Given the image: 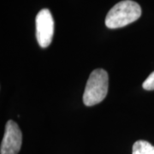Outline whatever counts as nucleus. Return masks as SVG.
<instances>
[{"label": "nucleus", "instance_id": "f257e3e1", "mask_svg": "<svg viewBox=\"0 0 154 154\" xmlns=\"http://www.w3.org/2000/svg\"><path fill=\"white\" fill-rule=\"evenodd\" d=\"M141 16V8L132 0H123L117 3L108 12L105 25L110 29L123 28L137 21Z\"/></svg>", "mask_w": 154, "mask_h": 154}, {"label": "nucleus", "instance_id": "f03ea898", "mask_svg": "<svg viewBox=\"0 0 154 154\" xmlns=\"http://www.w3.org/2000/svg\"><path fill=\"white\" fill-rule=\"evenodd\" d=\"M108 74L103 69H97L91 73L83 94V103L87 106L99 104L108 93Z\"/></svg>", "mask_w": 154, "mask_h": 154}, {"label": "nucleus", "instance_id": "7ed1b4c3", "mask_svg": "<svg viewBox=\"0 0 154 154\" xmlns=\"http://www.w3.org/2000/svg\"><path fill=\"white\" fill-rule=\"evenodd\" d=\"M36 38L42 48L49 46L54 33V21L48 9H43L38 12L35 19Z\"/></svg>", "mask_w": 154, "mask_h": 154}, {"label": "nucleus", "instance_id": "20e7f679", "mask_svg": "<svg viewBox=\"0 0 154 154\" xmlns=\"http://www.w3.org/2000/svg\"><path fill=\"white\" fill-rule=\"evenodd\" d=\"M22 143V134L19 126L12 120L8 121L1 143L0 154H17L21 150Z\"/></svg>", "mask_w": 154, "mask_h": 154}, {"label": "nucleus", "instance_id": "39448f33", "mask_svg": "<svg viewBox=\"0 0 154 154\" xmlns=\"http://www.w3.org/2000/svg\"><path fill=\"white\" fill-rule=\"evenodd\" d=\"M132 154H154V146L146 140H138L133 145Z\"/></svg>", "mask_w": 154, "mask_h": 154}, {"label": "nucleus", "instance_id": "423d86ee", "mask_svg": "<svg viewBox=\"0 0 154 154\" xmlns=\"http://www.w3.org/2000/svg\"><path fill=\"white\" fill-rule=\"evenodd\" d=\"M142 87L145 90L147 91L154 90V71L151 73V75L146 79V81L142 84Z\"/></svg>", "mask_w": 154, "mask_h": 154}]
</instances>
